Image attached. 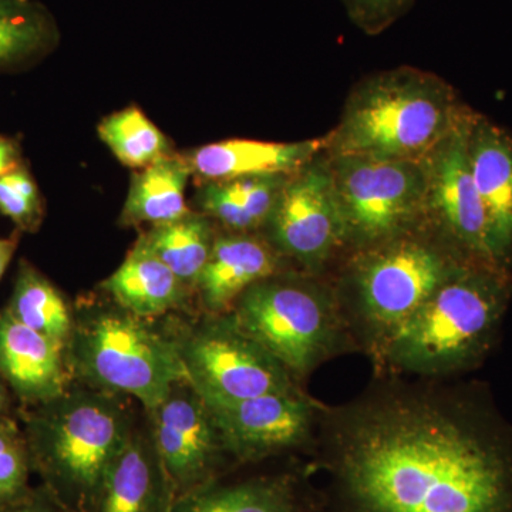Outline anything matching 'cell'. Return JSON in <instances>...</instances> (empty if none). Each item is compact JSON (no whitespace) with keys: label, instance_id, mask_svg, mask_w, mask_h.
I'll return each mask as SVG.
<instances>
[{"label":"cell","instance_id":"34","mask_svg":"<svg viewBox=\"0 0 512 512\" xmlns=\"http://www.w3.org/2000/svg\"><path fill=\"white\" fill-rule=\"evenodd\" d=\"M10 409H12V400H10L8 386L0 377V417L10 416Z\"/></svg>","mask_w":512,"mask_h":512},{"label":"cell","instance_id":"10","mask_svg":"<svg viewBox=\"0 0 512 512\" xmlns=\"http://www.w3.org/2000/svg\"><path fill=\"white\" fill-rule=\"evenodd\" d=\"M473 116V111L467 110L450 133L421 160L426 173V210L433 212L458 256L500 268L491 258L487 218L468 157Z\"/></svg>","mask_w":512,"mask_h":512},{"label":"cell","instance_id":"8","mask_svg":"<svg viewBox=\"0 0 512 512\" xmlns=\"http://www.w3.org/2000/svg\"><path fill=\"white\" fill-rule=\"evenodd\" d=\"M228 313L292 376L306 375L319 362L335 330L325 293L275 276L249 286Z\"/></svg>","mask_w":512,"mask_h":512},{"label":"cell","instance_id":"11","mask_svg":"<svg viewBox=\"0 0 512 512\" xmlns=\"http://www.w3.org/2000/svg\"><path fill=\"white\" fill-rule=\"evenodd\" d=\"M146 412L150 419L148 436L175 500L207 484L222 443L210 407L197 390L187 379L181 380Z\"/></svg>","mask_w":512,"mask_h":512},{"label":"cell","instance_id":"18","mask_svg":"<svg viewBox=\"0 0 512 512\" xmlns=\"http://www.w3.org/2000/svg\"><path fill=\"white\" fill-rule=\"evenodd\" d=\"M278 258L271 245L248 234L215 238L210 258L195 284L205 315H225L249 286L274 276Z\"/></svg>","mask_w":512,"mask_h":512},{"label":"cell","instance_id":"1","mask_svg":"<svg viewBox=\"0 0 512 512\" xmlns=\"http://www.w3.org/2000/svg\"><path fill=\"white\" fill-rule=\"evenodd\" d=\"M360 512H512V450L471 417L399 403L366 414L343 441Z\"/></svg>","mask_w":512,"mask_h":512},{"label":"cell","instance_id":"20","mask_svg":"<svg viewBox=\"0 0 512 512\" xmlns=\"http://www.w3.org/2000/svg\"><path fill=\"white\" fill-rule=\"evenodd\" d=\"M191 174L187 160L174 154L137 170L131 178L120 224L123 227H157L185 217L191 212L185 201Z\"/></svg>","mask_w":512,"mask_h":512},{"label":"cell","instance_id":"9","mask_svg":"<svg viewBox=\"0 0 512 512\" xmlns=\"http://www.w3.org/2000/svg\"><path fill=\"white\" fill-rule=\"evenodd\" d=\"M370 249L357 268V288L367 318L387 330V335L466 261L413 239L394 238Z\"/></svg>","mask_w":512,"mask_h":512},{"label":"cell","instance_id":"26","mask_svg":"<svg viewBox=\"0 0 512 512\" xmlns=\"http://www.w3.org/2000/svg\"><path fill=\"white\" fill-rule=\"evenodd\" d=\"M0 214L19 232L39 231L45 220V200L32 173L22 165L0 177Z\"/></svg>","mask_w":512,"mask_h":512},{"label":"cell","instance_id":"13","mask_svg":"<svg viewBox=\"0 0 512 512\" xmlns=\"http://www.w3.org/2000/svg\"><path fill=\"white\" fill-rule=\"evenodd\" d=\"M208 407L222 448L244 460L298 446L312 424L311 406L296 390Z\"/></svg>","mask_w":512,"mask_h":512},{"label":"cell","instance_id":"19","mask_svg":"<svg viewBox=\"0 0 512 512\" xmlns=\"http://www.w3.org/2000/svg\"><path fill=\"white\" fill-rule=\"evenodd\" d=\"M100 288L110 301L148 319L180 311L194 293L141 238Z\"/></svg>","mask_w":512,"mask_h":512},{"label":"cell","instance_id":"14","mask_svg":"<svg viewBox=\"0 0 512 512\" xmlns=\"http://www.w3.org/2000/svg\"><path fill=\"white\" fill-rule=\"evenodd\" d=\"M0 377L13 394L35 407L62 396L74 379L66 346L0 311Z\"/></svg>","mask_w":512,"mask_h":512},{"label":"cell","instance_id":"31","mask_svg":"<svg viewBox=\"0 0 512 512\" xmlns=\"http://www.w3.org/2000/svg\"><path fill=\"white\" fill-rule=\"evenodd\" d=\"M0 512H70L59 500L47 490L29 488L25 494L16 500L0 507Z\"/></svg>","mask_w":512,"mask_h":512},{"label":"cell","instance_id":"6","mask_svg":"<svg viewBox=\"0 0 512 512\" xmlns=\"http://www.w3.org/2000/svg\"><path fill=\"white\" fill-rule=\"evenodd\" d=\"M173 329L185 377L208 406L295 390L291 373L229 313Z\"/></svg>","mask_w":512,"mask_h":512},{"label":"cell","instance_id":"2","mask_svg":"<svg viewBox=\"0 0 512 512\" xmlns=\"http://www.w3.org/2000/svg\"><path fill=\"white\" fill-rule=\"evenodd\" d=\"M123 397L73 382L23 416L32 470L70 512L93 511L110 464L134 431Z\"/></svg>","mask_w":512,"mask_h":512},{"label":"cell","instance_id":"22","mask_svg":"<svg viewBox=\"0 0 512 512\" xmlns=\"http://www.w3.org/2000/svg\"><path fill=\"white\" fill-rule=\"evenodd\" d=\"M6 311L40 335L66 346L72 336L74 308L36 266L20 261Z\"/></svg>","mask_w":512,"mask_h":512},{"label":"cell","instance_id":"33","mask_svg":"<svg viewBox=\"0 0 512 512\" xmlns=\"http://www.w3.org/2000/svg\"><path fill=\"white\" fill-rule=\"evenodd\" d=\"M19 245V234H13L12 237L0 238V279L5 275L6 269L15 256Z\"/></svg>","mask_w":512,"mask_h":512},{"label":"cell","instance_id":"4","mask_svg":"<svg viewBox=\"0 0 512 512\" xmlns=\"http://www.w3.org/2000/svg\"><path fill=\"white\" fill-rule=\"evenodd\" d=\"M511 295L510 271L463 261L387 336L397 366L447 375L477 366L493 346Z\"/></svg>","mask_w":512,"mask_h":512},{"label":"cell","instance_id":"12","mask_svg":"<svg viewBox=\"0 0 512 512\" xmlns=\"http://www.w3.org/2000/svg\"><path fill=\"white\" fill-rule=\"evenodd\" d=\"M265 227L276 251L316 265L345 239L328 164L312 163L286 178Z\"/></svg>","mask_w":512,"mask_h":512},{"label":"cell","instance_id":"32","mask_svg":"<svg viewBox=\"0 0 512 512\" xmlns=\"http://www.w3.org/2000/svg\"><path fill=\"white\" fill-rule=\"evenodd\" d=\"M22 147L16 138L0 136V177L22 167Z\"/></svg>","mask_w":512,"mask_h":512},{"label":"cell","instance_id":"23","mask_svg":"<svg viewBox=\"0 0 512 512\" xmlns=\"http://www.w3.org/2000/svg\"><path fill=\"white\" fill-rule=\"evenodd\" d=\"M140 238L194 292L217 237L211 218L191 211L180 220L151 227Z\"/></svg>","mask_w":512,"mask_h":512},{"label":"cell","instance_id":"5","mask_svg":"<svg viewBox=\"0 0 512 512\" xmlns=\"http://www.w3.org/2000/svg\"><path fill=\"white\" fill-rule=\"evenodd\" d=\"M67 360L74 382L156 407L185 377L173 326L141 318L113 301L74 306Z\"/></svg>","mask_w":512,"mask_h":512},{"label":"cell","instance_id":"25","mask_svg":"<svg viewBox=\"0 0 512 512\" xmlns=\"http://www.w3.org/2000/svg\"><path fill=\"white\" fill-rule=\"evenodd\" d=\"M288 494L275 483L255 481L208 487L207 484L177 498L171 512H289Z\"/></svg>","mask_w":512,"mask_h":512},{"label":"cell","instance_id":"21","mask_svg":"<svg viewBox=\"0 0 512 512\" xmlns=\"http://www.w3.org/2000/svg\"><path fill=\"white\" fill-rule=\"evenodd\" d=\"M59 43L56 20L37 0H0V72L40 62Z\"/></svg>","mask_w":512,"mask_h":512},{"label":"cell","instance_id":"7","mask_svg":"<svg viewBox=\"0 0 512 512\" xmlns=\"http://www.w3.org/2000/svg\"><path fill=\"white\" fill-rule=\"evenodd\" d=\"M345 239L373 248L399 238L426 210L421 161L330 156L328 164Z\"/></svg>","mask_w":512,"mask_h":512},{"label":"cell","instance_id":"16","mask_svg":"<svg viewBox=\"0 0 512 512\" xmlns=\"http://www.w3.org/2000/svg\"><path fill=\"white\" fill-rule=\"evenodd\" d=\"M322 150L325 138L298 143L234 138L205 144L185 160L191 173L205 183H229L245 177L291 175L311 164Z\"/></svg>","mask_w":512,"mask_h":512},{"label":"cell","instance_id":"24","mask_svg":"<svg viewBox=\"0 0 512 512\" xmlns=\"http://www.w3.org/2000/svg\"><path fill=\"white\" fill-rule=\"evenodd\" d=\"M99 136L121 164L134 170L173 154L163 131L136 106L117 111L101 121Z\"/></svg>","mask_w":512,"mask_h":512},{"label":"cell","instance_id":"28","mask_svg":"<svg viewBox=\"0 0 512 512\" xmlns=\"http://www.w3.org/2000/svg\"><path fill=\"white\" fill-rule=\"evenodd\" d=\"M201 214L220 222L235 234H248L258 228L237 195L225 183H207L197 197Z\"/></svg>","mask_w":512,"mask_h":512},{"label":"cell","instance_id":"27","mask_svg":"<svg viewBox=\"0 0 512 512\" xmlns=\"http://www.w3.org/2000/svg\"><path fill=\"white\" fill-rule=\"evenodd\" d=\"M30 471L25 431L12 417H0V507L29 490Z\"/></svg>","mask_w":512,"mask_h":512},{"label":"cell","instance_id":"30","mask_svg":"<svg viewBox=\"0 0 512 512\" xmlns=\"http://www.w3.org/2000/svg\"><path fill=\"white\" fill-rule=\"evenodd\" d=\"M417 0H340L350 22L365 35L377 36L402 19Z\"/></svg>","mask_w":512,"mask_h":512},{"label":"cell","instance_id":"3","mask_svg":"<svg viewBox=\"0 0 512 512\" xmlns=\"http://www.w3.org/2000/svg\"><path fill=\"white\" fill-rule=\"evenodd\" d=\"M467 110L436 74L409 66L384 70L352 90L325 150L330 156L421 161Z\"/></svg>","mask_w":512,"mask_h":512},{"label":"cell","instance_id":"15","mask_svg":"<svg viewBox=\"0 0 512 512\" xmlns=\"http://www.w3.org/2000/svg\"><path fill=\"white\" fill-rule=\"evenodd\" d=\"M468 157L487 218L491 258L500 268L512 262V136L474 113Z\"/></svg>","mask_w":512,"mask_h":512},{"label":"cell","instance_id":"17","mask_svg":"<svg viewBox=\"0 0 512 512\" xmlns=\"http://www.w3.org/2000/svg\"><path fill=\"white\" fill-rule=\"evenodd\" d=\"M174 503L153 441L134 429L110 464L92 512H171Z\"/></svg>","mask_w":512,"mask_h":512},{"label":"cell","instance_id":"29","mask_svg":"<svg viewBox=\"0 0 512 512\" xmlns=\"http://www.w3.org/2000/svg\"><path fill=\"white\" fill-rule=\"evenodd\" d=\"M289 175H261L245 177L225 183L229 190L237 195L256 227H262L274 211L276 201L281 194Z\"/></svg>","mask_w":512,"mask_h":512}]
</instances>
